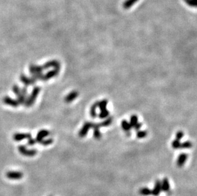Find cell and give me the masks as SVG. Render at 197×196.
<instances>
[{
    "label": "cell",
    "mask_w": 197,
    "mask_h": 196,
    "mask_svg": "<svg viewBox=\"0 0 197 196\" xmlns=\"http://www.w3.org/2000/svg\"><path fill=\"white\" fill-rule=\"evenodd\" d=\"M39 91H40V89L38 87H35V89H34V90L32 93L31 97L30 98V99H29V100L27 101V106H31L32 105L33 101L35 100V98H36L37 96L38 95Z\"/></svg>",
    "instance_id": "cell-1"
},
{
    "label": "cell",
    "mask_w": 197,
    "mask_h": 196,
    "mask_svg": "<svg viewBox=\"0 0 197 196\" xmlns=\"http://www.w3.org/2000/svg\"><path fill=\"white\" fill-rule=\"evenodd\" d=\"M138 1V0H126L123 5V8L124 9H129Z\"/></svg>",
    "instance_id": "cell-2"
},
{
    "label": "cell",
    "mask_w": 197,
    "mask_h": 196,
    "mask_svg": "<svg viewBox=\"0 0 197 196\" xmlns=\"http://www.w3.org/2000/svg\"><path fill=\"white\" fill-rule=\"evenodd\" d=\"M4 101L6 103V104H8V105H10L13 106H17V105H18L17 101H15L14 100H11L10 97H6Z\"/></svg>",
    "instance_id": "cell-3"
},
{
    "label": "cell",
    "mask_w": 197,
    "mask_h": 196,
    "mask_svg": "<svg viewBox=\"0 0 197 196\" xmlns=\"http://www.w3.org/2000/svg\"><path fill=\"white\" fill-rule=\"evenodd\" d=\"M184 2L191 7L197 8V0H184Z\"/></svg>",
    "instance_id": "cell-4"
},
{
    "label": "cell",
    "mask_w": 197,
    "mask_h": 196,
    "mask_svg": "<svg viewBox=\"0 0 197 196\" xmlns=\"http://www.w3.org/2000/svg\"><path fill=\"white\" fill-rule=\"evenodd\" d=\"M49 134V132L47 131H42L40 132H39L38 133V135L37 136V139H39V138H40V139H42V138L45 137V136H47Z\"/></svg>",
    "instance_id": "cell-5"
},
{
    "label": "cell",
    "mask_w": 197,
    "mask_h": 196,
    "mask_svg": "<svg viewBox=\"0 0 197 196\" xmlns=\"http://www.w3.org/2000/svg\"><path fill=\"white\" fill-rule=\"evenodd\" d=\"M29 135H26V134H15V136H14V138H15V140H22L23 138H27L28 136H30Z\"/></svg>",
    "instance_id": "cell-6"
}]
</instances>
